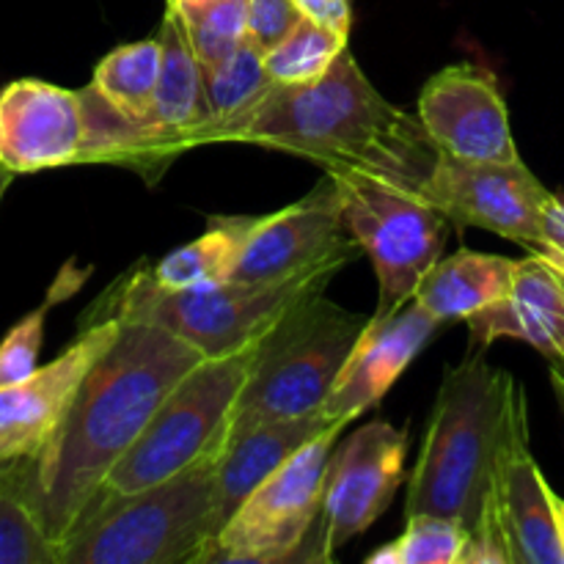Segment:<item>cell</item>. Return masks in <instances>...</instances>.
I'll list each match as a JSON object with an SVG mask.
<instances>
[{"mask_svg":"<svg viewBox=\"0 0 564 564\" xmlns=\"http://www.w3.org/2000/svg\"><path fill=\"white\" fill-rule=\"evenodd\" d=\"M518 259L460 248L441 257L419 281L413 301L441 323L466 319L507 295Z\"/></svg>","mask_w":564,"mask_h":564,"instance_id":"obj_21","label":"cell"},{"mask_svg":"<svg viewBox=\"0 0 564 564\" xmlns=\"http://www.w3.org/2000/svg\"><path fill=\"white\" fill-rule=\"evenodd\" d=\"M77 94L83 108V143L77 165H119L135 171L147 185H158L165 169L147 121L130 119L116 110L91 83Z\"/></svg>","mask_w":564,"mask_h":564,"instance_id":"obj_22","label":"cell"},{"mask_svg":"<svg viewBox=\"0 0 564 564\" xmlns=\"http://www.w3.org/2000/svg\"><path fill=\"white\" fill-rule=\"evenodd\" d=\"M11 182H14V174H11V171H6L3 165H0V204H3L6 191L11 187Z\"/></svg>","mask_w":564,"mask_h":564,"instance_id":"obj_36","label":"cell"},{"mask_svg":"<svg viewBox=\"0 0 564 564\" xmlns=\"http://www.w3.org/2000/svg\"><path fill=\"white\" fill-rule=\"evenodd\" d=\"M330 427H345V424L328 422L323 411H317L308 416L253 424L226 435L215 460V534L262 479L290 460L303 444Z\"/></svg>","mask_w":564,"mask_h":564,"instance_id":"obj_20","label":"cell"},{"mask_svg":"<svg viewBox=\"0 0 564 564\" xmlns=\"http://www.w3.org/2000/svg\"><path fill=\"white\" fill-rule=\"evenodd\" d=\"M405 457L408 433L383 419L364 424L330 452L319 516L292 562H330L341 545L367 532L394 505Z\"/></svg>","mask_w":564,"mask_h":564,"instance_id":"obj_10","label":"cell"},{"mask_svg":"<svg viewBox=\"0 0 564 564\" xmlns=\"http://www.w3.org/2000/svg\"><path fill=\"white\" fill-rule=\"evenodd\" d=\"M231 143L312 160L325 171H367L408 187L422 185L435 147L416 116L383 97L350 47L319 80L279 86L231 135Z\"/></svg>","mask_w":564,"mask_h":564,"instance_id":"obj_2","label":"cell"},{"mask_svg":"<svg viewBox=\"0 0 564 564\" xmlns=\"http://www.w3.org/2000/svg\"><path fill=\"white\" fill-rule=\"evenodd\" d=\"M158 42L160 77L152 110L143 121L154 138L160 163L169 171L180 154L198 147V138L209 121V105L207 91H204L202 64L187 44L180 17L169 6H165L163 22H160Z\"/></svg>","mask_w":564,"mask_h":564,"instance_id":"obj_19","label":"cell"},{"mask_svg":"<svg viewBox=\"0 0 564 564\" xmlns=\"http://www.w3.org/2000/svg\"><path fill=\"white\" fill-rule=\"evenodd\" d=\"M119 319L86 325L47 367L0 389V468L36 455L64 419L83 375L119 334Z\"/></svg>","mask_w":564,"mask_h":564,"instance_id":"obj_14","label":"cell"},{"mask_svg":"<svg viewBox=\"0 0 564 564\" xmlns=\"http://www.w3.org/2000/svg\"><path fill=\"white\" fill-rule=\"evenodd\" d=\"M367 319L325 292L292 303L257 339L251 369L231 408L229 433L317 413Z\"/></svg>","mask_w":564,"mask_h":564,"instance_id":"obj_6","label":"cell"},{"mask_svg":"<svg viewBox=\"0 0 564 564\" xmlns=\"http://www.w3.org/2000/svg\"><path fill=\"white\" fill-rule=\"evenodd\" d=\"M83 143L80 94L20 77L0 88V165L20 174L77 165Z\"/></svg>","mask_w":564,"mask_h":564,"instance_id":"obj_16","label":"cell"},{"mask_svg":"<svg viewBox=\"0 0 564 564\" xmlns=\"http://www.w3.org/2000/svg\"><path fill=\"white\" fill-rule=\"evenodd\" d=\"M180 3H185V0H165V6H180Z\"/></svg>","mask_w":564,"mask_h":564,"instance_id":"obj_38","label":"cell"},{"mask_svg":"<svg viewBox=\"0 0 564 564\" xmlns=\"http://www.w3.org/2000/svg\"><path fill=\"white\" fill-rule=\"evenodd\" d=\"M0 564H61V551L44 534L25 496L0 471Z\"/></svg>","mask_w":564,"mask_h":564,"instance_id":"obj_29","label":"cell"},{"mask_svg":"<svg viewBox=\"0 0 564 564\" xmlns=\"http://www.w3.org/2000/svg\"><path fill=\"white\" fill-rule=\"evenodd\" d=\"M341 430H325L262 479L209 540L198 564L292 562L319 516L325 468Z\"/></svg>","mask_w":564,"mask_h":564,"instance_id":"obj_9","label":"cell"},{"mask_svg":"<svg viewBox=\"0 0 564 564\" xmlns=\"http://www.w3.org/2000/svg\"><path fill=\"white\" fill-rule=\"evenodd\" d=\"M295 6L306 20L317 22V25L350 39V28H352L350 0H295Z\"/></svg>","mask_w":564,"mask_h":564,"instance_id":"obj_33","label":"cell"},{"mask_svg":"<svg viewBox=\"0 0 564 564\" xmlns=\"http://www.w3.org/2000/svg\"><path fill=\"white\" fill-rule=\"evenodd\" d=\"M158 77L160 42L154 36L110 50L94 69L91 86L124 116L147 119L149 110H152Z\"/></svg>","mask_w":564,"mask_h":564,"instance_id":"obj_25","label":"cell"},{"mask_svg":"<svg viewBox=\"0 0 564 564\" xmlns=\"http://www.w3.org/2000/svg\"><path fill=\"white\" fill-rule=\"evenodd\" d=\"M253 347L257 341L226 356L204 358L182 375L97 496L138 494L220 452L231 408L251 369Z\"/></svg>","mask_w":564,"mask_h":564,"instance_id":"obj_7","label":"cell"},{"mask_svg":"<svg viewBox=\"0 0 564 564\" xmlns=\"http://www.w3.org/2000/svg\"><path fill=\"white\" fill-rule=\"evenodd\" d=\"M529 253L564 273V193H551L543 209V237Z\"/></svg>","mask_w":564,"mask_h":564,"instance_id":"obj_32","label":"cell"},{"mask_svg":"<svg viewBox=\"0 0 564 564\" xmlns=\"http://www.w3.org/2000/svg\"><path fill=\"white\" fill-rule=\"evenodd\" d=\"M257 218L259 215H213L204 235L165 253L158 264L149 268V273L165 290H185V286L218 284L231 279Z\"/></svg>","mask_w":564,"mask_h":564,"instance_id":"obj_24","label":"cell"},{"mask_svg":"<svg viewBox=\"0 0 564 564\" xmlns=\"http://www.w3.org/2000/svg\"><path fill=\"white\" fill-rule=\"evenodd\" d=\"M339 185L341 218L378 275V312L405 306L422 275L444 257L449 220L408 187L367 171H328Z\"/></svg>","mask_w":564,"mask_h":564,"instance_id":"obj_8","label":"cell"},{"mask_svg":"<svg viewBox=\"0 0 564 564\" xmlns=\"http://www.w3.org/2000/svg\"><path fill=\"white\" fill-rule=\"evenodd\" d=\"M358 257L361 248L341 218L339 185L325 171L323 180L295 204L259 215L231 279L270 284L328 264L347 268Z\"/></svg>","mask_w":564,"mask_h":564,"instance_id":"obj_12","label":"cell"},{"mask_svg":"<svg viewBox=\"0 0 564 564\" xmlns=\"http://www.w3.org/2000/svg\"><path fill=\"white\" fill-rule=\"evenodd\" d=\"M549 378H551V386H554V394H556V402H560L562 408V416H564V361H549Z\"/></svg>","mask_w":564,"mask_h":564,"instance_id":"obj_34","label":"cell"},{"mask_svg":"<svg viewBox=\"0 0 564 564\" xmlns=\"http://www.w3.org/2000/svg\"><path fill=\"white\" fill-rule=\"evenodd\" d=\"M488 501L507 534L512 564H564L551 510V485L529 449V422L501 449Z\"/></svg>","mask_w":564,"mask_h":564,"instance_id":"obj_17","label":"cell"},{"mask_svg":"<svg viewBox=\"0 0 564 564\" xmlns=\"http://www.w3.org/2000/svg\"><path fill=\"white\" fill-rule=\"evenodd\" d=\"M215 460L127 496H97L61 545V564H198L215 538Z\"/></svg>","mask_w":564,"mask_h":564,"instance_id":"obj_5","label":"cell"},{"mask_svg":"<svg viewBox=\"0 0 564 564\" xmlns=\"http://www.w3.org/2000/svg\"><path fill=\"white\" fill-rule=\"evenodd\" d=\"M419 196L433 204L449 226L494 231L532 251L543 237V209L551 191L523 158L516 163H471L435 154Z\"/></svg>","mask_w":564,"mask_h":564,"instance_id":"obj_11","label":"cell"},{"mask_svg":"<svg viewBox=\"0 0 564 564\" xmlns=\"http://www.w3.org/2000/svg\"><path fill=\"white\" fill-rule=\"evenodd\" d=\"M468 532L460 521L416 512L405 516V529L394 543H386L367 564H460Z\"/></svg>","mask_w":564,"mask_h":564,"instance_id":"obj_28","label":"cell"},{"mask_svg":"<svg viewBox=\"0 0 564 564\" xmlns=\"http://www.w3.org/2000/svg\"><path fill=\"white\" fill-rule=\"evenodd\" d=\"M551 510H554V523H556V538H560L562 556H564V499L551 490Z\"/></svg>","mask_w":564,"mask_h":564,"instance_id":"obj_35","label":"cell"},{"mask_svg":"<svg viewBox=\"0 0 564 564\" xmlns=\"http://www.w3.org/2000/svg\"><path fill=\"white\" fill-rule=\"evenodd\" d=\"M416 119L438 154L471 163L521 160L499 80L471 61L444 66L424 83Z\"/></svg>","mask_w":564,"mask_h":564,"instance_id":"obj_13","label":"cell"},{"mask_svg":"<svg viewBox=\"0 0 564 564\" xmlns=\"http://www.w3.org/2000/svg\"><path fill=\"white\" fill-rule=\"evenodd\" d=\"M339 270L328 264L270 284L226 279L218 284L165 290L152 279L147 264H138L121 273L80 314V328L105 319L149 323L180 336L204 358H218L257 341L301 297L328 290Z\"/></svg>","mask_w":564,"mask_h":564,"instance_id":"obj_4","label":"cell"},{"mask_svg":"<svg viewBox=\"0 0 564 564\" xmlns=\"http://www.w3.org/2000/svg\"><path fill=\"white\" fill-rule=\"evenodd\" d=\"M463 323L471 334V350H488L496 339H518L549 361H564V290L560 275L534 253L518 259L512 284L501 301Z\"/></svg>","mask_w":564,"mask_h":564,"instance_id":"obj_18","label":"cell"},{"mask_svg":"<svg viewBox=\"0 0 564 564\" xmlns=\"http://www.w3.org/2000/svg\"><path fill=\"white\" fill-rule=\"evenodd\" d=\"M202 361L196 347L158 325L121 323L108 350L83 375L47 444L0 468L58 551L165 394Z\"/></svg>","mask_w":564,"mask_h":564,"instance_id":"obj_1","label":"cell"},{"mask_svg":"<svg viewBox=\"0 0 564 564\" xmlns=\"http://www.w3.org/2000/svg\"><path fill=\"white\" fill-rule=\"evenodd\" d=\"M441 325L444 323L413 297L397 312L372 314L319 408L323 416L347 427L352 419L378 408Z\"/></svg>","mask_w":564,"mask_h":564,"instance_id":"obj_15","label":"cell"},{"mask_svg":"<svg viewBox=\"0 0 564 564\" xmlns=\"http://www.w3.org/2000/svg\"><path fill=\"white\" fill-rule=\"evenodd\" d=\"M347 42L350 39L301 17L295 28L264 53V72L279 86L314 83L345 53Z\"/></svg>","mask_w":564,"mask_h":564,"instance_id":"obj_26","label":"cell"},{"mask_svg":"<svg viewBox=\"0 0 564 564\" xmlns=\"http://www.w3.org/2000/svg\"><path fill=\"white\" fill-rule=\"evenodd\" d=\"M529 422L527 391L485 350L444 369L416 466L408 477L405 516L430 512L477 523L501 449Z\"/></svg>","mask_w":564,"mask_h":564,"instance_id":"obj_3","label":"cell"},{"mask_svg":"<svg viewBox=\"0 0 564 564\" xmlns=\"http://www.w3.org/2000/svg\"><path fill=\"white\" fill-rule=\"evenodd\" d=\"M301 17L295 0H248V39L268 53L295 28Z\"/></svg>","mask_w":564,"mask_h":564,"instance_id":"obj_31","label":"cell"},{"mask_svg":"<svg viewBox=\"0 0 564 564\" xmlns=\"http://www.w3.org/2000/svg\"><path fill=\"white\" fill-rule=\"evenodd\" d=\"M270 88L273 80L264 72V53L246 36V42L237 44L220 64L204 69L209 121L198 147L231 143V135L259 108Z\"/></svg>","mask_w":564,"mask_h":564,"instance_id":"obj_23","label":"cell"},{"mask_svg":"<svg viewBox=\"0 0 564 564\" xmlns=\"http://www.w3.org/2000/svg\"><path fill=\"white\" fill-rule=\"evenodd\" d=\"M169 9L180 17L202 69L220 64L248 36V0H185Z\"/></svg>","mask_w":564,"mask_h":564,"instance_id":"obj_27","label":"cell"},{"mask_svg":"<svg viewBox=\"0 0 564 564\" xmlns=\"http://www.w3.org/2000/svg\"><path fill=\"white\" fill-rule=\"evenodd\" d=\"M83 275L72 279L69 268L58 275V281L53 284V290L47 292L44 303L39 308H33L31 314L20 319L9 334L0 339V389L6 386H14L20 380H25L28 375L36 372L39 367V352H42L44 341V323H47V312L58 301H64L66 295L75 292V286L80 284Z\"/></svg>","mask_w":564,"mask_h":564,"instance_id":"obj_30","label":"cell"},{"mask_svg":"<svg viewBox=\"0 0 564 564\" xmlns=\"http://www.w3.org/2000/svg\"><path fill=\"white\" fill-rule=\"evenodd\" d=\"M549 268H551V264H549ZM551 270H554V268H551ZM554 273L560 275V284H562V290H564V273H560V270H554Z\"/></svg>","mask_w":564,"mask_h":564,"instance_id":"obj_37","label":"cell"}]
</instances>
